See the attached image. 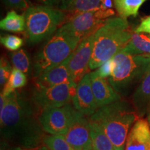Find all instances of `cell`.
Returning <instances> with one entry per match:
<instances>
[{
  "label": "cell",
  "instance_id": "83f0119b",
  "mask_svg": "<svg viewBox=\"0 0 150 150\" xmlns=\"http://www.w3.org/2000/svg\"><path fill=\"white\" fill-rule=\"evenodd\" d=\"M7 7L14 9H27L30 4V0H2Z\"/></svg>",
  "mask_w": 150,
  "mask_h": 150
},
{
  "label": "cell",
  "instance_id": "f546056e",
  "mask_svg": "<svg viewBox=\"0 0 150 150\" xmlns=\"http://www.w3.org/2000/svg\"><path fill=\"white\" fill-rule=\"evenodd\" d=\"M38 2L40 3L42 6H47L55 7L59 8L60 0H35Z\"/></svg>",
  "mask_w": 150,
  "mask_h": 150
},
{
  "label": "cell",
  "instance_id": "1f68e13d",
  "mask_svg": "<svg viewBox=\"0 0 150 150\" xmlns=\"http://www.w3.org/2000/svg\"><path fill=\"white\" fill-rule=\"evenodd\" d=\"M32 150H50L46 146H40V147L36 148V149H32Z\"/></svg>",
  "mask_w": 150,
  "mask_h": 150
},
{
  "label": "cell",
  "instance_id": "52a82bcc",
  "mask_svg": "<svg viewBox=\"0 0 150 150\" xmlns=\"http://www.w3.org/2000/svg\"><path fill=\"white\" fill-rule=\"evenodd\" d=\"M114 15L112 8L88 11L70 17L61 27L81 41L95 33Z\"/></svg>",
  "mask_w": 150,
  "mask_h": 150
},
{
  "label": "cell",
  "instance_id": "7a4b0ae2",
  "mask_svg": "<svg viewBox=\"0 0 150 150\" xmlns=\"http://www.w3.org/2000/svg\"><path fill=\"white\" fill-rule=\"evenodd\" d=\"M88 119L102 129L117 150H125L129 129L139 117L133 104L120 99L98 108Z\"/></svg>",
  "mask_w": 150,
  "mask_h": 150
},
{
  "label": "cell",
  "instance_id": "5bb4252c",
  "mask_svg": "<svg viewBox=\"0 0 150 150\" xmlns=\"http://www.w3.org/2000/svg\"><path fill=\"white\" fill-rule=\"evenodd\" d=\"M125 150H150V124L140 118L129 131Z\"/></svg>",
  "mask_w": 150,
  "mask_h": 150
},
{
  "label": "cell",
  "instance_id": "5b68a950",
  "mask_svg": "<svg viewBox=\"0 0 150 150\" xmlns=\"http://www.w3.org/2000/svg\"><path fill=\"white\" fill-rule=\"evenodd\" d=\"M81 41L60 27L48 42L35 54L33 61V76L57 66L68 59Z\"/></svg>",
  "mask_w": 150,
  "mask_h": 150
},
{
  "label": "cell",
  "instance_id": "277c9868",
  "mask_svg": "<svg viewBox=\"0 0 150 150\" xmlns=\"http://www.w3.org/2000/svg\"><path fill=\"white\" fill-rule=\"evenodd\" d=\"M112 59L113 70L108 82L122 97L129 96L150 70V55H130L120 51Z\"/></svg>",
  "mask_w": 150,
  "mask_h": 150
},
{
  "label": "cell",
  "instance_id": "ac0fdd59",
  "mask_svg": "<svg viewBox=\"0 0 150 150\" xmlns=\"http://www.w3.org/2000/svg\"><path fill=\"white\" fill-rule=\"evenodd\" d=\"M1 30L10 32L19 33L25 31L26 19L24 14L19 15L16 11H11L0 22Z\"/></svg>",
  "mask_w": 150,
  "mask_h": 150
},
{
  "label": "cell",
  "instance_id": "e575fe53",
  "mask_svg": "<svg viewBox=\"0 0 150 150\" xmlns=\"http://www.w3.org/2000/svg\"><path fill=\"white\" fill-rule=\"evenodd\" d=\"M93 150H94V149H93Z\"/></svg>",
  "mask_w": 150,
  "mask_h": 150
},
{
  "label": "cell",
  "instance_id": "4fadbf2b",
  "mask_svg": "<svg viewBox=\"0 0 150 150\" xmlns=\"http://www.w3.org/2000/svg\"><path fill=\"white\" fill-rule=\"evenodd\" d=\"M91 86L97 108L120 100L122 97L112 87L108 80L100 77L96 71L90 72Z\"/></svg>",
  "mask_w": 150,
  "mask_h": 150
},
{
  "label": "cell",
  "instance_id": "8992f818",
  "mask_svg": "<svg viewBox=\"0 0 150 150\" xmlns=\"http://www.w3.org/2000/svg\"><path fill=\"white\" fill-rule=\"evenodd\" d=\"M24 14L27 40L31 45L52 37L67 18L65 11L42 5L30 6Z\"/></svg>",
  "mask_w": 150,
  "mask_h": 150
},
{
  "label": "cell",
  "instance_id": "2e32d148",
  "mask_svg": "<svg viewBox=\"0 0 150 150\" xmlns=\"http://www.w3.org/2000/svg\"><path fill=\"white\" fill-rule=\"evenodd\" d=\"M132 104L139 118L150 113V70L133 93Z\"/></svg>",
  "mask_w": 150,
  "mask_h": 150
},
{
  "label": "cell",
  "instance_id": "cb8c5ba5",
  "mask_svg": "<svg viewBox=\"0 0 150 150\" xmlns=\"http://www.w3.org/2000/svg\"><path fill=\"white\" fill-rule=\"evenodd\" d=\"M11 62L15 68L29 74L31 71V61L29 54L22 49L14 52L11 56Z\"/></svg>",
  "mask_w": 150,
  "mask_h": 150
},
{
  "label": "cell",
  "instance_id": "ffe728a7",
  "mask_svg": "<svg viewBox=\"0 0 150 150\" xmlns=\"http://www.w3.org/2000/svg\"><path fill=\"white\" fill-rule=\"evenodd\" d=\"M105 1L106 0H74L65 11L70 14L71 17L88 11L104 9Z\"/></svg>",
  "mask_w": 150,
  "mask_h": 150
},
{
  "label": "cell",
  "instance_id": "4316f807",
  "mask_svg": "<svg viewBox=\"0 0 150 150\" xmlns=\"http://www.w3.org/2000/svg\"><path fill=\"white\" fill-rule=\"evenodd\" d=\"M113 70V61L111 59L109 61L105 62L104 63L98 67L96 72L98 76L102 78H109L111 76Z\"/></svg>",
  "mask_w": 150,
  "mask_h": 150
},
{
  "label": "cell",
  "instance_id": "836d02e7",
  "mask_svg": "<svg viewBox=\"0 0 150 150\" xmlns=\"http://www.w3.org/2000/svg\"><path fill=\"white\" fill-rule=\"evenodd\" d=\"M148 121H149V122L150 124V113L148 115Z\"/></svg>",
  "mask_w": 150,
  "mask_h": 150
},
{
  "label": "cell",
  "instance_id": "e0dca14e",
  "mask_svg": "<svg viewBox=\"0 0 150 150\" xmlns=\"http://www.w3.org/2000/svg\"><path fill=\"white\" fill-rule=\"evenodd\" d=\"M121 51L130 55H150V37L145 33L133 32L131 39Z\"/></svg>",
  "mask_w": 150,
  "mask_h": 150
},
{
  "label": "cell",
  "instance_id": "7c38bea8",
  "mask_svg": "<svg viewBox=\"0 0 150 150\" xmlns=\"http://www.w3.org/2000/svg\"><path fill=\"white\" fill-rule=\"evenodd\" d=\"M72 103L76 110L86 117H91L96 112L98 108L92 90L90 73H87L76 86Z\"/></svg>",
  "mask_w": 150,
  "mask_h": 150
},
{
  "label": "cell",
  "instance_id": "9a60e30c",
  "mask_svg": "<svg viewBox=\"0 0 150 150\" xmlns=\"http://www.w3.org/2000/svg\"><path fill=\"white\" fill-rule=\"evenodd\" d=\"M71 57L72 56L61 64L45 71L35 78V87L49 88L63 83H73L69 70Z\"/></svg>",
  "mask_w": 150,
  "mask_h": 150
},
{
  "label": "cell",
  "instance_id": "8fae6325",
  "mask_svg": "<svg viewBox=\"0 0 150 150\" xmlns=\"http://www.w3.org/2000/svg\"><path fill=\"white\" fill-rule=\"evenodd\" d=\"M64 136L75 150L93 149L89 119H87L78 110L72 125Z\"/></svg>",
  "mask_w": 150,
  "mask_h": 150
},
{
  "label": "cell",
  "instance_id": "ba28073f",
  "mask_svg": "<svg viewBox=\"0 0 150 150\" xmlns=\"http://www.w3.org/2000/svg\"><path fill=\"white\" fill-rule=\"evenodd\" d=\"M76 86L71 82L49 88L35 87L31 101L41 111L47 108L61 107L72 102Z\"/></svg>",
  "mask_w": 150,
  "mask_h": 150
},
{
  "label": "cell",
  "instance_id": "d6986e66",
  "mask_svg": "<svg viewBox=\"0 0 150 150\" xmlns=\"http://www.w3.org/2000/svg\"><path fill=\"white\" fill-rule=\"evenodd\" d=\"M90 127L94 150H117L109 138L97 124L90 121Z\"/></svg>",
  "mask_w": 150,
  "mask_h": 150
},
{
  "label": "cell",
  "instance_id": "3957f363",
  "mask_svg": "<svg viewBox=\"0 0 150 150\" xmlns=\"http://www.w3.org/2000/svg\"><path fill=\"white\" fill-rule=\"evenodd\" d=\"M132 32L127 19L117 17L108 19L94 33L93 52L89 70L98 68L125 47Z\"/></svg>",
  "mask_w": 150,
  "mask_h": 150
},
{
  "label": "cell",
  "instance_id": "44dd1931",
  "mask_svg": "<svg viewBox=\"0 0 150 150\" xmlns=\"http://www.w3.org/2000/svg\"><path fill=\"white\" fill-rule=\"evenodd\" d=\"M147 0H113L114 6L120 18L136 17L141 6Z\"/></svg>",
  "mask_w": 150,
  "mask_h": 150
},
{
  "label": "cell",
  "instance_id": "7402d4cb",
  "mask_svg": "<svg viewBox=\"0 0 150 150\" xmlns=\"http://www.w3.org/2000/svg\"><path fill=\"white\" fill-rule=\"evenodd\" d=\"M27 83V76L25 73L13 67L10 75V77L4 86L1 92L6 97H8L16 91V89L21 88Z\"/></svg>",
  "mask_w": 150,
  "mask_h": 150
},
{
  "label": "cell",
  "instance_id": "f1b7e54d",
  "mask_svg": "<svg viewBox=\"0 0 150 150\" xmlns=\"http://www.w3.org/2000/svg\"><path fill=\"white\" fill-rule=\"evenodd\" d=\"M137 33H147L150 37V16L144 18L134 31Z\"/></svg>",
  "mask_w": 150,
  "mask_h": 150
},
{
  "label": "cell",
  "instance_id": "d6a6232c",
  "mask_svg": "<svg viewBox=\"0 0 150 150\" xmlns=\"http://www.w3.org/2000/svg\"><path fill=\"white\" fill-rule=\"evenodd\" d=\"M1 150H7V149H5L4 146V148L1 147ZM14 150H28V149H23V148H21V147H17L16 149H15Z\"/></svg>",
  "mask_w": 150,
  "mask_h": 150
},
{
  "label": "cell",
  "instance_id": "30bf717a",
  "mask_svg": "<svg viewBox=\"0 0 150 150\" xmlns=\"http://www.w3.org/2000/svg\"><path fill=\"white\" fill-rule=\"evenodd\" d=\"M94 33L81 40L69 63L71 79L76 85L79 83L89 70L90 61L93 52Z\"/></svg>",
  "mask_w": 150,
  "mask_h": 150
},
{
  "label": "cell",
  "instance_id": "484cf974",
  "mask_svg": "<svg viewBox=\"0 0 150 150\" xmlns=\"http://www.w3.org/2000/svg\"><path fill=\"white\" fill-rule=\"evenodd\" d=\"M13 69L10 63L5 58H1L0 61V84L1 86H4L8 81Z\"/></svg>",
  "mask_w": 150,
  "mask_h": 150
},
{
  "label": "cell",
  "instance_id": "603a6c76",
  "mask_svg": "<svg viewBox=\"0 0 150 150\" xmlns=\"http://www.w3.org/2000/svg\"><path fill=\"white\" fill-rule=\"evenodd\" d=\"M42 143L50 150H75L65 139L64 135H45Z\"/></svg>",
  "mask_w": 150,
  "mask_h": 150
},
{
  "label": "cell",
  "instance_id": "4dcf8cb0",
  "mask_svg": "<svg viewBox=\"0 0 150 150\" xmlns=\"http://www.w3.org/2000/svg\"><path fill=\"white\" fill-rule=\"evenodd\" d=\"M74 0H60L59 8L65 11Z\"/></svg>",
  "mask_w": 150,
  "mask_h": 150
},
{
  "label": "cell",
  "instance_id": "6da1fadb",
  "mask_svg": "<svg viewBox=\"0 0 150 150\" xmlns=\"http://www.w3.org/2000/svg\"><path fill=\"white\" fill-rule=\"evenodd\" d=\"M32 101L15 91L7 97L0 113L1 134L4 139L18 147L32 150L40 147L45 132Z\"/></svg>",
  "mask_w": 150,
  "mask_h": 150
},
{
  "label": "cell",
  "instance_id": "d4e9b609",
  "mask_svg": "<svg viewBox=\"0 0 150 150\" xmlns=\"http://www.w3.org/2000/svg\"><path fill=\"white\" fill-rule=\"evenodd\" d=\"M1 44L6 48L13 52L18 51L20 50L23 45V40L20 37L13 35H6L1 36L0 38Z\"/></svg>",
  "mask_w": 150,
  "mask_h": 150
},
{
  "label": "cell",
  "instance_id": "9c48e42d",
  "mask_svg": "<svg viewBox=\"0 0 150 150\" xmlns=\"http://www.w3.org/2000/svg\"><path fill=\"white\" fill-rule=\"evenodd\" d=\"M77 110L69 103L58 108H47L41 111L39 121L43 131L51 135H65L76 116Z\"/></svg>",
  "mask_w": 150,
  "mask_h": 150
}]
</instances>
